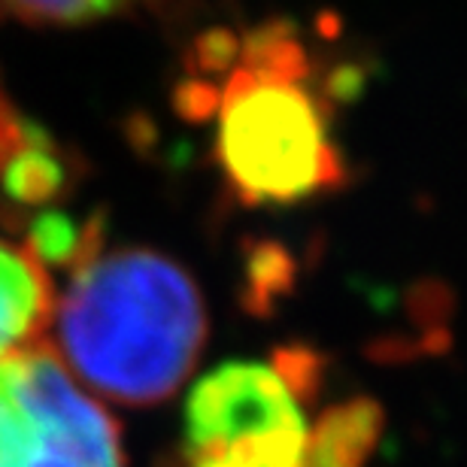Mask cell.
Returning a JSON list of instances; mask_svg holds the SVG:
<instances>
[{"instance_id":"obj_1","label":"cell","mask_w":467,"mask_h":467,"mask_svg":"<svg viewBox=\"0 0 467 467\" xmlns=\"http://www.w3.org/2000/svg\"><path fill=\"white\" fill-rule=\"evenodd\" d=\"M201 46L225 70L182 95L216 121V164L246 207H295L347 182L334 91L292 22L210 34Z\"/></svg>"},{"instance_id":"obj_2","label":"cell","mask_w":467,"mask_h":467,"mask_svg":"<svg viewBox=\"0 0 467 467\" xmlns=\"http://www.w3.org/2000/svg\"><path fill=\"white\" fill-rule=\"evenodd\" d=\"M49 331L79 386L125 407H155L192 377L207 343V304L180 261L98 243L55 295Z\"/></svg>"},{"instance_id":"obj_3","label":"cell","mask_w":467,"mask_h":467,"mask_svg":"<svg viewBox=\"0 0 467 467\" xmlns=\"http://www.w3.org/2000/svg\"><path fill=\"white\" fill-rule=\"evenodd\" d=\"M313 352L225 361L192 389L176 467H304Z\"/></svg>"},{"instance_id":"obj_4","label":"cell","mask_w":467,"mask_h":467,"mask_svg":"<svg viewBox=\"0 0 467 467\" xmlns=\"http://www.w3.org/2000/svg\"><path fill=\"white\" fill-rule=\"evenodd\" d=\"M0 467H125L119 422L43 340L0 358Z\"/></svg>"},{"instance_id":"obj_5","label":"cell","mask_w":467,"mask_h":467,"mask_svg":"<svg viewBox=\"0 0 467 467\" xmlns=\"http://www.w3.org/2000/svg\"><path fill=\"white\" fill-rule=\"evenodd\" d=\"M70 152L18 113L0 82V222L13 231V216L49 207L70 192Z\"/></svg>"},{"instance_id":"obj_6","label":"cell","mask_w":467,"mask_h":467,"mask_svg":"<svg viewBox=\"0 0 467 467\" xmlns=\"http://www.w3.org/2000/svg\"><path fill=\"white\" fill-rule=\"evenodd\" d=\"M52 270L22 237L0 231V358L49 334Z\"/></svg>"},{"instance_id":"obj_7","label":"cell","mask_w":467,"mask_h":467,"mask_svg":"<svg viewBox=\"0 0 467 467\" xmlns=\"http://www.w3.org/2000/svg\"><path fill=\"white\" fill-rule=\"evenodd\" d=\"M382 425L386 413L377 400H340L310 425L304 467H364L377 450Z\"/></svg>"},{"instance_id":"obj_8","label":"cell","mask_w":467,"mask_h":467,"mask_svg":"<svg viewBox=\"0 0 467 467\" xmlns=\"http://www.w3.org/2000/svg\"><path fill=\"white\" fill-rule=\"evenodd\" d=\"M143 0H0V16L36 27H82L116 18Z\"/></svg>"}]
</instances>
